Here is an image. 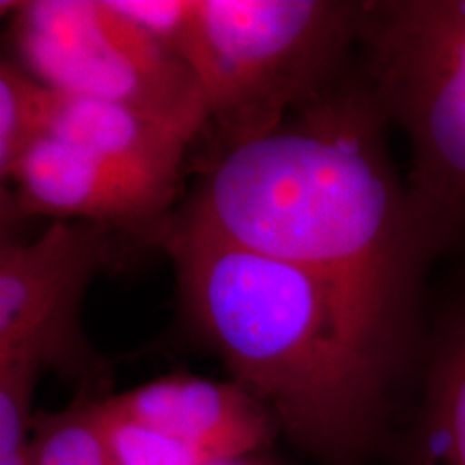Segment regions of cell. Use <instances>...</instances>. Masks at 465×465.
<instances>
[{
	"label": "cell",
	"mask_w": 465,
	"mask_h": 465,
	"mask_svg": "<svg viewBox=\"0 0 465 465\" xmlns=\"http://www.w3.org/2000/svg\"><path fill=\"white\" fill-rule=\"evenodd\" d=\"M360 78L411 151L410 185L441 252L465 250V0H366Z\"/></svg>",
	"instance_id": "4"
},
{
	"label": "cell",
	"mask_w": 465,
	"mask_h": 465,
	"mask_svg": "<svg viewBox=\"0 0 465 465\" xmlns=\"http://www.w3.org/2000/svg\"><path fill=\"white\" fill-rule=\"evenodd\" d=\"M5 182L14 183V209L26 218L104 224L147 240L171 218L173 199L50 134L26 149Z\"/></svg>",
	"instance_id": "7"
},
{
	"label": "cell",
	"mask_w": 465,
	"mask_h": 465,
	"mask_svg": "<svg viewBox=\"0 0 465 465\" xmlns=\"http://www.w3.org/2000/svg\"><path fill=\"white\" fill-rule=\"evenodd\" d=\"M45 134L86 151L173 201L179 190L185 151L199 136L188 127L141 108L69 97L56 91Z\"/></svg>",
	"instance_id": "9"
},
{
	"label": "cell",
	"mask_w": 465,
	"mask_h": 465,
	"mask_svg": "<svg viewBox=\"0 0 465 465\" xmlns=\"http://www.w3.org/2000/svg\"><path fill=\"white\" fill-rule=\"evenodd\" d=\"M95 394H78L61 411L33 418V465H114L95 414Z\"/></svg>",
	"instance_id": "11"
},
{
	"label": "cell",
	"mask_w": 465,
	"mask_h": 465,
	"mask_svg": "<svg viewBox=\"0 0 465 465\" xmlns=\"http://www.w3.org/2000/svg\"><path fill=\"white\" fill-rule=\"evenodd\" d=\"M369 89L347 78L274 132L229 147L182 218L325 278L422 358L418 315L441 246L392 164Z\"/></svg>",
	"instance_id": "1"
},
{
	"label": "cell",
	"mask_w": 465,
	"mask_h": 465,
	"mask_svg": "<svg viewBox=\"0 0 465 465\" xmlns=\"http://www.w3.org/2000/svg\"><path fill=\"white\" fill-rule=\"evenodd\" d=\"M166 250L185 319L232 377L322 465L386 457L420 358L388 339L325 278L168 218Z\"/></svg>",
	"instance_id": "2"
},
{
	"label": "cell",
	"mask_w": 465,
	"mask_h": 465,
	"mask_svg": "<svg viewBox=\"0 0 465 465\" xmlns=\"http://www.w3.org/2000/svg\"><path fill=\"white\" fill-rule=\"evenodd\" d=\"M104 405L209 463L252 457L282 433L274 411L232 380L173 373L110 392Z\"/></svg>",
	"instance_id": "8"
},
{
	"label": "cell",
	"mask_w": 465,
	"mask_h": 465,
	"mask_svg": "<svg viewBox=\"0 0 465 465\" xmlns=\"http://www.w3.org/2000/svg\"><path fill=\"white\" fill-rule=\"evenodd\" d=\"M216 465H261V463L252 461V459L246 457V459H231V461H223V463H216Z\"/></svg>",
	"instance_id": "13"
},
{
	"label": "cell",
	"mask_w": 465,
	"mask_h": 465,
	"mask_svg": "<svg viewBox=\"0 0 465 465\" xmlns=\"http://www.w3.org/2000/svg\"><path fill=\"white\" fill-rule=\"evenodd\" d=\"M360 5L190 0L177 54L199 80L224 149L274 132L347 80Z\"/></svg>",
	"instance_id": "3"
},
{
	"label": "cell",
	"mask_w": 465,
	"mask_h": 465,
	"mask_svg": "<svg viewBox=\"0 0 465 465\" xmlns=\"http://www.w3.org/2000/svg\"><path fill=\"white\" fill-rule=\"evenodd\" d=\"M54 91L20 63L0 65V174L9 177L15 162L48 130Z\"/></svg>",
	"instance_id": "12"
},
{
	"label": "cell",
	"mask_w": 465,
	"mask_h": 465,
	"mask_svg": "<svg viewBox=\"0 0 465 465\" xmlns=\"http://www.w3.org/2000/svg\"><path fill=\"white\" fill-rule=\"evenodd\" d=\"M114 229L52 223L33 242L0 246V356L33 353L80 383L78 394L108 397L106 369L78 328V308L93 276L114 257Z\"/></svg>",
	"instance_id": "6"
},
{
	"label": "cell",
	"mask_w": 465,
	"mask_h": 465,
	"mask_svg": "<svg viewBox=\"0 0 465 465\" xmlns=\"http://www.w3.org/2000/svg\"><path fill=\"white\" fill-rule=\"evenodd\" d=\"M386 457L394 465H465V289L422 349Z\"/></svg>",
	"instance_id": "10"
},
{
	"label": "cell",
	"mask_w": 465,
	"mask_h": 465,
	"mask_svg": "<svg viewBox=\"0 0 465 465\" xmlns=\"http://www.w3.org/2000/svg\"><path fill=\"white\" fill-rule=\"evenodd\" d=\"M9 7L20 65L69 97L141 108L201 134L207 100L188 63L144 33L113 0H26Z\"/></svg>",
	"instance_id": "5"
}]
</instances>
